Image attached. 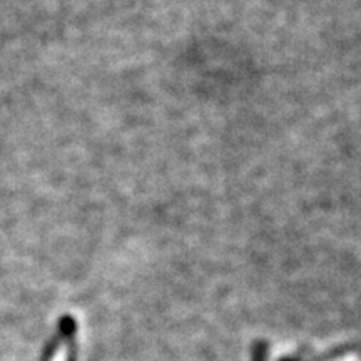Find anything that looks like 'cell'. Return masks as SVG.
Instances as JSON below:
<instances>
[{"label": "cell", "mask_w": 361, "mask_h": 361, "mask_svg": "<svg viewBox=\"0 0 361 361\" xmlns=\"http://www.w3.org/2000/svg\"><path fill=\"white\" fill-rule=\"evenodd\" d=\"M268 345L264 341H256L252 345V351H251V361H268Z\"/></svg>", "instance_id": "obj_1"}]
</instances>
